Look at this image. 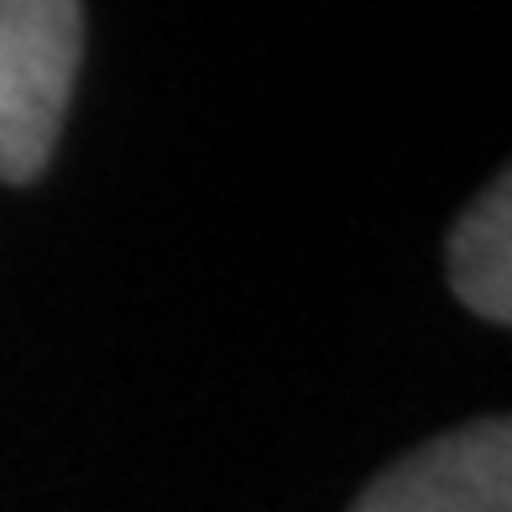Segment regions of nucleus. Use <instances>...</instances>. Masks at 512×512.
<instances>
[{
  "label": "nucleus",
  "instance_id": "obj_1",
  "mask_svg": "<svg viewBox=\"0 0 512 512\" xmlns=\"http://www.w3.org/2000/svg\"><path fill=\"white\" fill-rule=\"evenodd\" d=\"M84 6L0 0V178L32 183L58 147L79 79Z\"/></svg>",
  "mask_w": 512,
  "mask_h": 512
},
{
  "label": "nucleus",
  "instance_id": "obj_2",
  "mask_svg": "<svg viewBox=\"0 0 512 512\" xmlns=\"http://www.w3.org/2000/svg\"><path fill=\"white\" fill-rule=\"evenodd\" d=\"M351 512H512L507 418H476L429 439L371 481Z\"/></svg>",
  "mask_w": 512,
  "mask_h": 512
},
{
  "label": "nucleus",
  "instance_id": "obj_3",
  "mask_svg": "<svg viewBox=\"0 0 512 512\" xmlns=\"http://www.w3.org/2000/svg\"><path fill=\"white\" fill-rule=\"evenodd\" d=\"M450 283L481 319H512V194L507 173L450 230Z\"/></svg>",
  "mask_w": 512,
  "mask_h": 512
}]
</instances>
